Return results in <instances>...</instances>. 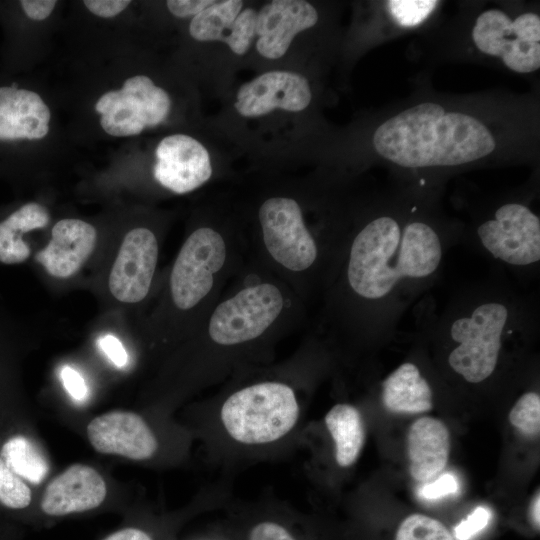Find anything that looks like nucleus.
I'll list each match as a JSON object with an SVG mask.
<instances>
[{
  "mask_svg": "<svg viewBox=\"0 0 540 540\" xmlns=\"http://www.w3.org/2000/svg\"><path fill=\"white\" fill-rule=\"evenodd\" d=\"M447 245L432 224L402 223L386 214L345 233L315 327L350 339L392 327L403 307L432 283Z\"/></svg>",
  "mask_w": 540,
  "mask_h": 540,
  "instance_id": "f257e3e1",
  "label": "nucleus"
},
{
  "mask_svg": "<svg viewBox=\"0 0 540 540\" xmlns=\"http://www.w3.org/2000/svg\"><path fill=\"white\" fill-rule=\"evenodd\" d=\"M247 261L241 227L214 221L195 226L172 263L150 327L166 339L188 338Z\"/></svg>",
  "mask_w": 540,
  "mask_h": 540,
  "instance_id": "f03ea898",
  "label": "nucleus"
},
{
  "mask_svg": "<svg viewBox=\"0 0 540 540\" xmlns=\"http://www.w3.org/2000/svg\"><path fill=\"white\" fill-rule=\"evenodd\" d=\"M345 232H318L300 202L288 195L262 200L246 234L248 257L286 284L309 309L318 302L335 264Z\"/></svg>",
  "mask_w": 540,
  "mask_h": 540,
  "instance_id": "7ed1b4c3",
  "label": "nucleus"
},
{
  "mask_svg": "<svg viewBox=\"0 0 540 540\" xmlns=\"http://www.w3.org/2000/svg\"><path fill=\"white\" fill-rule=\"evenodd\" d=\"M375 151L405 168L456 166L475 162L496 148L495 138L478 119L446 112L433 102L403 110L373 134Z\"/></svg>",
  "mask_w": 540,
  "mask_h": 540,
  "instance_id": "20e7f679",
  "label": "nucleus"
},
{
  "mask_svg": "<svg viewBox=\"0 0 540 540\" xmlns=\"http://www.w3.org/2000/svg\"><path fill=\"white\" fill-rule=\"evenodd\" d=\"M528 325V315L512 296L494 290L468 295L439 325L455 344L448 365L466 382L481 383L495 372L505 337Z\"/></svg>",
  "mask_w": 540,
  "mask_h": 540,
  "instance_id": "39448f33",
  "label": "nucleus"
},
{
  "mask_svg": "<svg viewBox=\"0 0 540 540\" xmlns=\"http://www.w3.org/2000/svg\"><path fill=\"white\" fill-rule=\"evenodd\" d=\"M236 383L218 409L225 436L242 447H265L285 438L296 426L300 404L294 381L267 374Z\"/></svg>",
  "mask_w": 540,
  "mask_h": 540,
  "instance_id": "423d86ee",
  "label": "nucleus"
},
{
  "mask_svg": "<svg viewBox=\"0 0 540 540\" xmlns=\"http://www.w3.org/2000/svg\"><path fill=\"white\" fill-rule=\"evenodd\" d=\"M479 51L499 57L510 70L531 73L540 67V18L526 12L511 19L499 9L482 12L472 29Z\"/></svg>",
  "mask_w": 540,
  "mask_h": 540,
  "instance_id": "0eeeda50",
  "label": "nucleus"
},
{
  "mask_svg": "<svg viewBox=\"0 0 540 540\" xmlns=\"http://www.w3.org/2000/svg\"><path fill=\"white\" fill-rule=\"evenodd\" d=\"M170 108L168 93L146 75L126 79L121 89L104 93L95 104L102 129L114 137L135 136L159 125Z\"/></svg>",
  "mask_w": 540,
  "mask_h": 540,
  "instance_id": "6e6552de",
  "label": "nucleus"
},
{
  "mask_svg": "<svg viewBox=\"0 0 540 540\" xmlns=\"http://www.w3.org/2000/svg\"><path fill=\"white\" fill-rule=\"evenodd\" d=\"M476 234L486 253L510 267L526 269L540 261V219L522 203L498 207Z\"/></svg>",
  "mask_w": 540,
  "mask_h": 540,
  "instance_id": "1a4fd4ad",
  "label": "nucleus"
},
{
  "mask_svg": "<svg viewBox=\"0 0 540 540\" xmlns=\"http://www.w3.org/2000/svg\"><path fill=\"white\" fill-rule=\"evenodd\" d=\"M159 240L147 227H135L124 236L111 267L108 287L126 304L142 302L149 294L159 258Z\"/></svg>",
  "mask_w": 540,
  "mask_h": 540,
  "instance_id": "9d476101",
  "label": "nucleus"
},
{
  "mask_svg": "<svg viewBox=\"0 0 540 540\" xmlns=\"http://www.w3.org/2000/svg\"><path fill=\"white\" fill-rule=\"evenodd\" d=\"M311 100V88L303 75L273 70L241 85L234 107L241 116L256 118L275 110L300 112L308 107Z\"/></svg>",
  "mask_w": 540,
  "mask_h": 540,
  "instance_id": "9b49d317",
  "label": "nucleus"
},
{
  "mask_svg": "<svg viewBox=\"0 0 540 540\" xmlns=\"http://www.w3.org/2000/svg\"><path fill=\"white\" fill-rule=\"evenodd\" d=\"M155 157V180L175 194H186L200 188L213 174L207 149L186 134L164 137L155 150Z\"/></svg>",
  "mask_w": 540,
  "mask_h": 540,
  "instance_id": "f8f14e48",
  "label": "nucleus"
},
{
  "mask_svg": "<svg viewBox=\"0 0 540 540\" xmlns=\"http://www.w3.org/2000/svg\"><path fill=\"white\" fill-rule=\"evenodd\" d=\"M87 436L96 451L133 460L149 459L158 448L147 423L129 411H112L95 417L87 426Z\"/></svg>",
  "mask_w": 540,
  "mask_h": 540,
  "instance_id": "ddd939ff",
  "label": "nucleus"
},
{
  "mask_svg": "<svg viewBox=\"0 0 540 540\" xmlns=\"http://www.w3.org/2000/svg\"><path fill=\"white\" fill-rule=\"evenodd\" d=\"M315 7L304 0H273L265 4L256 18V49L266 59L282 58L295 36L318 22Z\"/></svg>",
  "mask_w": 540,
  "mask_h": 540,
  "instance_id": "4468645a",
  "label": "nucleus"
},
{
  "mask_svg": "<svg viewBox=\"0 0 540 540\" xmlns=\"http://www.w3.org/2000/svg\"><path fill=\"white\" fill-rule=\"evenodd\" d=\"M242 8L240 0L214 1L192 18L191 37L200 42H224L234 54H246L255 38L256 13Z\"/></svg>",
  "mask_w": 540,
  "mask_h": 540,
  "instance_id": "2eb2a0df",
  "label": "nucleus"
},
{
  "mask_svg": "<svg viewBox=\"0 0 540 540\" xmlns=\"http://www.w3.org/2000/svg\"><path fill=\"white\" fill-rule=\"evenodd\" d=\"M97 231L90 223L74 218L61 219L51 230L47 245L36 259L46 272L60 279L76 274L93 253Z\"/></svg>",
  "mask_w": 540,
  "mask_h": 540,
  "instance_id": "dca6fc26",
  "label": "nucleus"
},
{
  "mask_svg": "<svg viewBox=\"0 0 540 540\" xmlns=\"http://www.w3.org/2000/svg\"><path fill=\"white\" fill-rule=\"evenodd\" d=\"M106 494V483L94 468L74 464L47 485L41 508L51 516L83 512L98 507Z\"/></svg>",
  "mask_w": 540,
  "mask_h": 540,
  "instance_id": "f3484780",
  "label": "nucleus"
},
{
  "mask_svg": "<svg viewBox=\"0 0 540 540\" xmlns=\"http://www.w3.org/2000/svg\"><path fill=\"white\" fill-rule=\"evenodd\" d=\"M50 109L40 95L0 86V141L39 140L49 132Z\"/></svg>",
  "mask_w": 540,
  "mask_h": 540,
  "instance_id": "a211bd4d",
  "label": "nucleus"
},
{
  "mask_svg": "<svg viewBox=\"0 0 540 540\" xmlns=\"http://www.w3.org/2000/svg\"><path fill=\"white\" fill-rule=\"evenodd\" d=\"M450 436L446 425L433 417H421L409 428L407 454L409 473L418 481L434 480L446 467Z\"/></svg>",
  "mask_w": 540,
  "mask_h": 540,
  "instance_id": "6ab92c4d",
  "label": "nucleus"
},
{
  "mask_svg": "<svg viewBox=\"0 0 540 540\" xmlns=\"http://www.w3.org/2000/svg\"><path fill=\"white\" fill-rule=\"evenodd\" d=\"M382 401L392 412L423 413L433 407L432 389L418 367L406 362L383 381Z\"/></svg>",
  "mask_w": 540,
  "mask_h": 540,
  "instance_id": "aec40b11",
  "label": "nucleus"
},
{
  "mask_svg": "<svg viewBox=\"0 0 540 540\" xmlns=\"http://www.w3.org/2000/svg\"><path fill=\"white\" fill-rule=\"evenodd\" d=\"M50 222L48 209L29 202L0 222V262L19 264L28 259L31 250L23 235L46 227Z\"/></svg>",
  "mask_w": 540,
  "mask_h": 540,
  "instance_id": "412c9836",
  "label": "nucleus"
},
{
  "mask_svg": "<svg viewBox=\"0 0 540 540\" xmlns=\"http://www.w3.org/2000/svg\"><path fill=\"white\" fill-rule=\"evenodd\" d=\"M325 424L335 444L337 464L350 467L358 459L365 442L359 410L351 404L338 403L326 414Z\"/></svg>",
  "mask_w": 540,
  "mask_h": 540,
  "instance_id": "4be33fe9",
  "label": "nucleus"
},
{
  "mask_svg": "<svg viewBox=\"0 0 540 540\" xmlns=\"http://www.w3.org/2000/svg\"><path fill=\"white\" fill-rule=\"evenodd\" d=\"M1 458L15 474L33 484H40L49 472L45 456L29 438L22 435L4 443Z\"/></svg>",
  "mask_w": 540,
  "mask_h": 540,
  "instance_id": "5701e85b",
  "label": "nucleus"
},
{
  "mask_svg": "<svg viewBox=\"0 0 540 540\" xmlns=\"http://www.w3.org/2000/svg\"><path fill=\"white\" fill-rule=\"evenodd\" d=\"M395 540H454L438 520L422 514H412L400 524Z\"/></svg>",
  "mask_w": 540,
  "mask_h": 540,
  "instance_id": "b1692460",
  "label": "nucleus"
},
{
  "mask_svg": "<svg viewBox=\"0 0 540 540\" xmlns=\"http://www.w3.org/2000/svg\"><path fill=\"white\" fill-rule=\"evenodd\" d=\"M510 423L523 434L535 437L540 431V396L530 391L524 393L512 407Z\"/></svg>",
  "mask_w": 540,
  "mask_h": 540,
  "instance_id": "393cba45",
  "label": "nucleus"
},
{
  "mask_svg": "<svg viewBox=\"0 0 540 540\" xmlns=\"http://www.w3.org/2000/svg\"><path fill=\"white\" fill-rule=\"evenodd\" d=\"M31 499L30 488L0 457V503L11 509H23Z\"/></svg>",
  "mask_w": 540,
  "mask_h": 540,
  "instance_id": "a878e982",
  "label": "nucleus"
},
{
  "mask_svg": "<svg viewBox=\"0 0 540 540\" xmlns=\"http://www.w3.org/2000/svg\"><path fill=\"white\" fill-rule=\"evenodd\" d=\"M438 3L431 0H392L387 2V7L398 24L413 27L424 21Z\"/></svg>",
  "mask_w": 540,
  "mask_h": 540,
  "instance_id": "bb28decb",
  "label": "nucleus"
},
{
  "mask_svg": "<svg viewBox=\"0 0 540 540\" xmlns=\"http://www.w3.org/2000/svg\"><path fill=\"white\" fill-rule=\"evenodd\" d=\"M459 484L456 476L452 473H444L433 481L420 486L417 494L425 500H438L456 494Z\"/></svg>",
  "mask_w": 540,
  "mask_h": 540,
  "instance_id": "cd10ccee",
  "label": "nucleus"
},
{
  "mask_svg": "<svg viewBox=\"0 0 540 540\" xmlns=\"http://www.w3.org/2000/svg\"><path fill=\"white\" fill-rule=\"evenodd\" d=\"M491 517L489 509L483 506L477 507L465 520H462L455 528L457 540H469L483 530Z\"/></svg>",
  "mask_w": 540,
  "mask_h": 540,
  "instance_id": "c85d7f7f",
  "label": "nucleus"
},
{
  "mask_svg": "<svg viewBox=\"0 0 540 540\" xmlns=\"http://www.w3.org/2000/svg\"><path fill=\"white\" fill-rule=\"evenodd\" d=\"M248 540H296V538L277 522L261 521L251 528Z\"/></svg>",
  "mask_w": 540,
  "mask_h": 540,
  "instance_id": "c756f323",
  "label": "nucleus"
},
{
  "mask_svg": "<svg viewBox=\"0 0 540 540\" xmlns=\"http://www.w3.org/2000/svg\"><path fill=\"white\" fill-rule=\"evenodd\" d=\"M60 378L67 393L77 401H82L87 397L88 387L81 374L70 366L62 367Z\"/></svg>",
  "mask_w": 540,
  "mask_h": 540,
  "instance_id": "7c9ffc66",
  "label": "nucleus"
},
{
  "mask_svg": "<svg viewBox=\"0 0 540 540\" xmlns=\"http://www.w3.org/2000/svg\"><path fill=\"white\" fill-rule=\"evenodd\" d=\"M98 344L115 366L118 368L126 366L128 354L122 342L116 336L106 334L99 339Z\"/></svg>",
  "mask_w": 540,
  "mask_h": 540,
  "instance_id": "2f4dec72",
  "label": "nucleus"
},
{
  "mask_svg": "<svg viewBox=\"0 0 540 540\" xmlns=\"http://www.w3.org/2000/svg\"><path fill=\"white\" fill-rule=\"evenodd\" d=\"M131 1L129 0H85L83 4L94 15L111 18L124 11Z\"/></svg>",
  "mask_w": 540,
  "mask_h": 540,
  "instance_id": "473e14b6",
  "label": "nucleus"
},
{
  "mask_svg": "<svg viewBox=\"0 0 540 540\" xmlns=\"http://www.w3.org/2000/svg\"><path fill=\"white\" fill-rule=\"evenodd\" d=\"M214 0H169L166 6L170 13L178 18L195 17Z\"/></svg>",
  "mask_w": 540,
  "mask_h": 540,
  "instance_id": "72a5a7b5",
  "label": "nucleus"
},
{
  "mask_svg": "<svg viewBox=\"0 0 540 540\" xmlns=\"http://www.w3.org/2000/svg\"><path fill=\"white\" fill-rule=\"evenodd\" d=\"M57 1L55 0H22L20 5L25 15L37 21H42L49 17L54 10Z\"/></svg>",
  "mask_w": 540,
  "mask_h": 540,
  "instance_id": "f704fd0d",
  "label": "nucleus"
},
{
  "mask_svg": "<svg viewBox=\"0 0 540 540\" xmlns=\"http://www.w3.org/2000/svg\"><path fill=\"white\" fill-rule=\"evenodd\" d=\"M104 540H153L151 536L143 530L137 528H126L109 535Z\"/></svg>",
  "mask_w": 540,
  "mask_h": 540,
  "instance_id": "c9c22d12",
  "label": "nucleus"
},
{
  "mask_svg": "<svg viewBox=\"0 0 540 540\" xmlns=\"http://www.w3.org/2000/svg\"><path fill=\"white\" fill-rule=\"evenodd\" d=\"M530 520L532 525L539 530L540 527V496L539 493L534 497L530 505Z\"/></svg>",
  "mask_w": 540,
  "mask_h": 540,
  "instance_id": "e433bc0d",
  "label": "nucleus"
}]
</instances>
